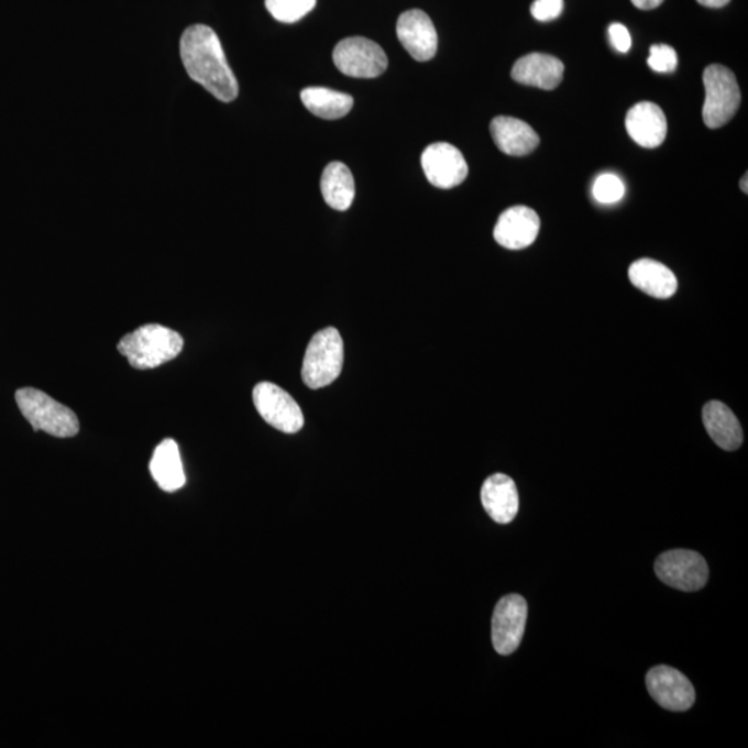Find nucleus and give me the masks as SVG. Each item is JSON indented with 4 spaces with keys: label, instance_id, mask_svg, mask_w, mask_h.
<instances>
[{
    "label": "nucleus",
    "instance_id": "nucleus-1",
    "mask_svg": "<svg viewBox=\"0 0 748 748\" xmlns=\"http://www.w3.org/2000/svg\"><path fill=\"white\" fill-rule=\"evenodd\" d=\"M180 57L189 77L213 98L231 103L239 95L237 77L229 67L221 41L207 25H191L180 40Z\"/></svg>",
    "mask_w": 748,
    "mask_h": 748
},
{
    "label": "nucleus",
    "instance_id": "nucleus-2",
    "mask_svg": "<svg viewBox=\"0 0 748 748\" xmlns=\"http://www.w3.org/2000/svg\"><path fill=\"white\" fill-rule=\"evenodd\" d=\"M185 341L175 330L162 324H146L122 337L119 351L139 371L156 369L175 360Z\"/></svg>",
    "mask_w": 748,
    "mask_h": 748
},
{
    "label": "nucleus",
    "instance_id": "nucleus-3",
    "mask_svg": "<svg viewBox=\"0 0 748 748\" xmlns=\"http://www.w3.org/2000/svg\"><path fill=\"white\" fill-rule=\"evenodd\" d=\"M15 400L34 431H45L57 438H72L78 435L77 415L44 392L30 387L21 388L15 393Z\"/></svg>",
    "mask_w": 748,
    "mask_h": 748
},
{
    "label": "nucleus",
    "instance_id": "nucleus-4",
    "mask_svg": "<svg viewBox=\"0 0 748 748\" xmlns=\"http://www.w3.org/2000/svg\"><path fill=\"white\" fill-rule=\"evenodd\" d=\"M344 343L334 328H326L312 337L302 362V382L319 389L330 386L343 371Z\"/></svg>",
    "mask_w": 748,
    "mask_h": 748
},
{
    "label": "nucleus",
    "instance_id": "nucleus-5",
    "mask_svg": "<svg viewBox=\"0 0 748 748\" xmlns=\"http://www.w3.org/2000/svg\"><path fill=\"white\" fill-rule=\"evenodd\" d=\"M703 82L705 88L704 124L710 130H717L728 124L739 110L740 88L735 74L721 64H711L704 69Z\"/></svg>",
    "mask_w": 748,
    "mask_h": 748
},
{
    "label": "nucleus",
    "instance_id": "nucleus-6",
    "mask_svg": "<svg viewBox=\"0 0 748 748\" xmlns=\"http://www.w3.org/2000/svg\"><path fill=\"white\" fill-rule=\"evenodd\" d=\"M336 67L352 78H377L386 73L388 58L376 42L363 36L345 37L334 47Z\"/></svg>",
    "mask_w": 748,
    "mask_h": 748
},
{
    "label": "nucleus",
    "instance_id": "nucleus-7",
    "mask_svg": "<svg viewBox=\"0 0 748 748\" xmlns=\"http://www.w3.org/2000/svg\"><path fill=\"white\" fill-rule=\"evenodd\" d=\"M657 576L678 591L696 592L708 581L707 561L693 550L676 549L662 553L654 564Z\"/></svg>",
    "mask_w": 748,
    "mask_h": 748
},
{
    "label": "nucleus",
    "instance_id": "nucleus-8",
    "mask_svg": "<svg viewBox=\"0 0 748 748\" xmlns=\"http://www.w3.org/2000/svg\"><path fill=\"white\" fill-rule=\"evenodd\" d=\"M253 400L262 419L286 435H296L304 426V414L290 394L274 383L256 384Z\"/></svg>",
    "mask_w": 748,
    "mask_h": 748
},
{
    "label": "nucleus",
    "instance_id": "nucleus-9",
    "mask_svg": "<svg viewBox=\"0 0 748 748\" xmlns=\"http://www.w3.org/2000/svg\"><path fill=\"white\" fill-rule=\"evenodd\" d=\"M528 616L526 598L520 595L502 597L493 616V645L502 656L515 653L520 646Z\"/></svg>",
    "mask_w": 748,
    "mask_h": 748
},
{
    "label": "nucleus",
    "instance_id": "nucleus-10",
    "mask_svg": "<svg viewBox=\"0 0 748 748\" xmlns=\"http://www.w3.org/2000/svg\"><path fill=\"white\" fill-rule=\"evenodd\" d=\"M646 686L657 704L668 711H688L696 702V692L691 681L675 668L660 666L651 668L646 676Z\"/></svg>",
    "mask_w": 748,
    "mask_h": 748
},
{
    "label": "nucleus",
    "instance_id": "nucleus-11",
    "mask_svg": "<svg viewBox=\"0 0 748 748\" xmlns=\"http://www.w3.org/2000/svg\"><path fill=\"white\" fill-rule=\"evenodd\" d=\"M427 180L438 189H452L463 184L469 175V167L463 154L449 143L430 144L421 154Z\"/></svg>",
    "mask_w": 748,
    "mask_h": 748
},
{
    "label": "nucleus",
    "instance_id": "nucleus-12",
    "mask_svg": "<svg viewBox=\"0 0 748 748\" xmlns=\"http://www.w3.org/2000/svg\"><path fill=\"white\" fill-rule=\"evenodd\" d=\"M397 35L405 51L415 61L429 62L438 50V35L435 24L424 10H408L399 15Z\"/></svg>",
    "mask_w": 748,
    "mask_h": 748
},
{
    "label": "nucleus",
    "instance_id": "nucleus-13",
    "mask_svg": "<svg viewBox=\"0 0 748 748\" xmlns=\"http://www.w3.org/2000/svg\"><path fill=\"white\" fill-rule=\"evenodd\" d=\"M541 228L538 213L526 206L507 208L495 224L496 243L507 250H522L536 242Z\"/></svg>",
    "mask_w": 748,
    "mask_h": 748
},
{
    "label": "nucleus",
    "instance_id": "nucleus-14",
    "mask_svg": "<svg viewBox=\"0 0 748 748\" xmlns=\"http://www.w3.org/2000/svg\"><path fill=\"white\" fill-rule=\"evenodd\" d=\"M625 128L635 143L645 148H656L664 143L668 122L660 106L642 101L629 109L625 117Z\"/></svg>",
    "mask_w": 748,
    "mask_h": 748
},
{
    "label": "nucleus",
    "instance_id": "nucleus-15",
    "mask_svg": "<svg viewBox=\"0 0 748 748\" xmlns=\"http://www.w3.org/2000/svg\"><path fill=\"white\" fill-rule=\"evenodd\" d=\"M563 77L564 64L544 53H530L518 58L512 69V78L516 82L544 90L558 88Z\"/></svg>",
    "mask_w": 748,
    "mask_h": 748
},
{
    "label": "nucleus",
    "instance_id": "nucleus-16",
    "mask_svg": "<svg viewBox=\"0 0 748 748\" xmlns=\"http://www.w3.org/2000/svg\"><path fill=\"white\" fill-rule=\"evenodd\" d=\"M481 504L488 516L498 524H509L518 513V491L515 481L506 474H494L481 488Z\"/></svg>",
    "mask_w": 748,
    "mask_h": 748
},
{
    "label": "nucleus",
    "instance_id": "nucleus-17",
    "mask_svg": "<svg viewBox=\"0 0 748 748\" xmlns=\"http://www.w3.org/2000/svg\"><path fill=\"white\" fill-rule=\"evenodd\" d=\"M490 128L496 146L507 156H527L538 147V133L527 122L501 116L495 117Z\"/></svg>",
    "mask_w": 748,
    "mask_h": 748
},
{
    "label": "nucleus",
    "instance_id": "nucleus-18",
    "mask_svg": "<svg viewBox=\"0 0 748 748\" xmlns=\"http://www.w3.org/2000/svg\"><path fill=\"white\" fill-rule=\"evenodd\" d=\"M629 280L650 297L667 299L678 290L675 274L659 261L642 258L629 266Z\"/></svg>",
    "mask_w": 748,
    "mask_h": 748
},
{
    "label": "nucleus",
    "instance_id": "nucleus-19",
    "mask_svg": "<svg viewBox=\"0 0 748 748\" xmlns=\"http://www.w3.org/2000/svg\"><path fill=\"white\" fill-rule=\"evenodd\" d=\"M703 424L708 436L725 451H736L743 443V429L734 411L719 400L703 408Z\"/></svg>",
    "mask_w": 748,
    "mask_h": 748
},
{
    "label": "nucleus",
    "instance_id": "nucleus-20",
    "mask_svg": "<svg viewBox=\"0 0 748 748\" xmlns=\"http://www.w3.org/2000/svg\"><path fill=\"white\" fill-rule=\"evenodd\" d=\"M148 468L154 481L165 493H175L186 484L179 447L170 438L156 448Z\"/></svg>",
    "mask_w": 748,
    "mask_h": 748
},
{
    "label": "nucleus",
    "instance_id": "nucleus-21",
    "mask_svg": "<svg viewBox=\"0 0 748 748\" xmlns=\"http://www.w3.org/2000/svg\"><path fill=\"white\" fill-rule=\"evenodd\" d=\"M320 190L326 205L337 211H346L355 199L354 176L345 164L330 163L320 179Z\"/></svg>",
    "mask_w": 748,
    "mask_h": 748
},
{
    "label": "nucleus",
    "instance_id": "nucleus-22",
    "mask_svg": "<svg viewBox=\"0 0 748 748\" xmlns=\"http://www.w3.org/2000/svg\"><path fill=\"white\" fill-rule=\"evenodd\" d=\"M301 100L308 111L323 120L343 119L354 107L352 96L329 88H307Z\"/></svg>",
    "mask_w": 748,
    "mask_h": 748
},
{
    "label": "nucleus",
    "instance_id": "nucleus-23",
    "mask_svg": "<svg viewBox=\"0 0 748 748\" xmlns=\"http://www.w3.org/2000/svg\"><path fill=\"white\" fill-rule=\"evenodd\" d=\"M265 7L277 21L297 23L317 7V0H265Z\"/></svg>",
    "mask_w": 748,
    "mask_h": 748
},
{
    "label": "nucleus",
    "instance_id": "nucleus-24",
    "mask_svg": "<svg viewBox=\"0 0 748 748\" xmlns=\"http://www.w3.org/2000/svg\"><path fill=\"white\" fill-rule=\"evenodd\" d=\"M593 197L602 205H616L625 195L623 180L614 174L597 176L592 189Z\"/></svg>",
    "mask_w": 748,
    "mask_h": 748
},
{
    "label": "nucleus",
    "instance_id": "nucleus-25",
    "mask_svg": "<svg viewBox=\"0 0 748 748\" xmlns=\"http://www.w3.org/2000/svg\"><path fill=\"white\" fill-rule=\"evenodd\" d=\"M648 64L656 73H673L678 67L676 51L668 45H653L650 47Z\"/></svg>",
    "mask_w": 748,
    "mask_h": 748
},
{
    "label": "nucleus",
    "instance_id": "nucleus-26",
    "mask_svg": "<svg viewBox=\"0 0 748 748\" xmlns=\"http://www.w3.org/2000/svg\"><path fill=\"white\" fill-rule=\"evenodd\" d=\"M564 0H536L531 4L532 18L538 21H552L563 13Z\"/></svg>",
    "mask_w": 748,
    "mask_h": 748
},
{
    "label": "nucleus",
    "instance_id": "nucleus-27",
    "mask_svg": "<svg viewBox=\"0 0 748 748\" xmlns=\"http://www.w3.org/2000/svg\"><path fill=\"white\" fill-rule=\"evenodd\" d=\"M608 35H610L612 45L619 53H627L632 46V37H630L627 26L623 24L614 23L608 26Z\"/></svg>",
    "mask_w": 748,
    "mask_h": 748
},
{
    "label": "nucleus",
    "instance_id": "nucleus-28",
    "mask_svg": "<svg viewBox=\"0 0 748 748\" xmlns=\"http://www.w3.org/2000/svg\"><path fill=\"white\" fill-rule=\"evenodd\" d=\"M630 2L640 10H653L661 7L664 0H630Z\"/></svg>",
    "mask_w": 748,
    "mask_h": 748
},
{
    "label": "nucleus",
    "instance_id": "nucleus-29",
    "mask_svg": "<svg viewBox=\"0 0 748 748\" xmlns=\"http://www.w3.org/2000/svg\"><path fill=\"white\" fill-rule=\"evenodd\" d=\"M697 2L705 8L719 9L726 7L730 0H697Z\"/></svg>",
    "mask_w": 748,
    "mask_h": 748
},
{
    "label": "nucleus",
    "instance_id": "nucleus-30",
    "mask_svg": "<svg viewBox=\"0 0 748 748\" xmlns=\"http://www.w3.org/2000/svg\"><path fill=\"white\" fill-rule=\"evenodd\" d=\"M747 178H748V175L746 174V175H745V178H743V179L740 180V189H741L743 191H745V194H747V191H748V187H747Z\"/></svg>",
    "mask_w": 748,
    "mask_h": 748
}]
</instances>
